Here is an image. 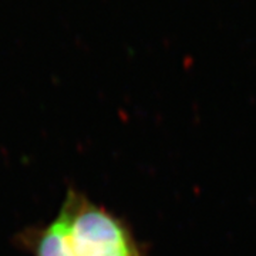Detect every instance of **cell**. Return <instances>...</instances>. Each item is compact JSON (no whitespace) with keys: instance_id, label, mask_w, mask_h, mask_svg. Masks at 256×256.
<instances>
[{"instance_id":"2","label":"cell","mask_w":256,"mask_h":256,"mask_svg":"<svg viewBox=\"0 0 256 256\" xmlns=\"http://www.w3.org/2000/svg\"><path fill=\"white\" fill-rule=\"evenodd\" d=\"M18 244L32 256H73L57 218L46 225L22 230L18 235Z\"/></svg>"},{"instance_id":"1","label":"cell","mask_w":256,"mask_h":256,"mask_svg":"<svg viewBox=\"0 0 256 256\" xmlns=\"http://www.w3.org/2000/svg\"><path fill=\"white\" fill-rule=\"evenodd\" d=\"M73 256H144L126 220L70 188L56 215Z\"/></svg>"}]
</instances>
